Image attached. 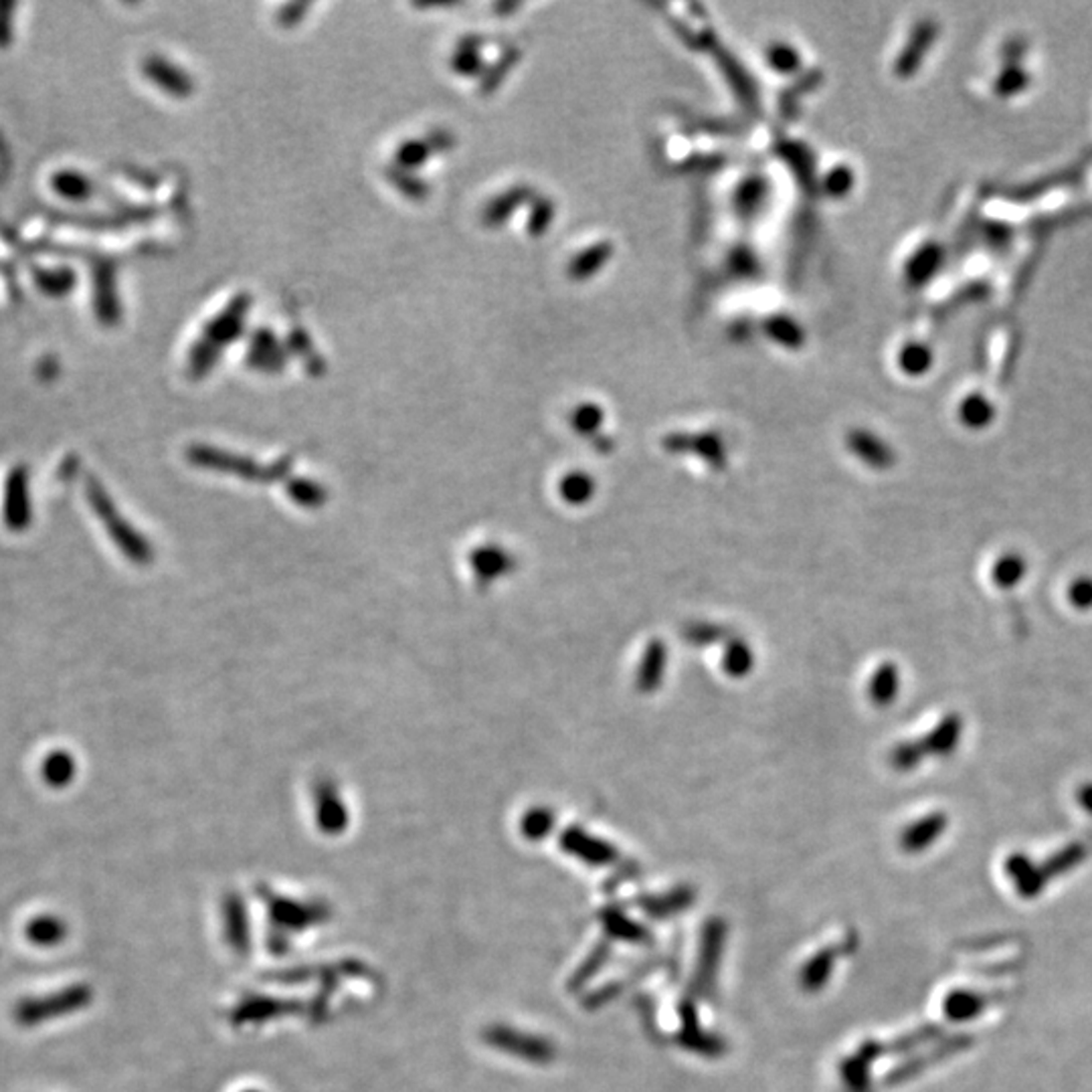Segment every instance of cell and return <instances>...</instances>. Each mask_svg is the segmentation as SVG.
<instances>
[{"label": "cell", "mask_w": 1092, "mask_h": 1092, "mask_svg": "<svg viewBox=\"0 0 1092 1092\" xmlns=\"http://www.w3.org/2000/svg\"><path fill=\"white\" fill-rule=\"evenodd\" d=\"M963 731H965V722L957 712L945 714L921 739L927 757H933V759L951 757L961 745Z\"/></svg>", "instance_id": "6da1fadb"}, {"label": "cell", "mask_w": 1092, "mask_h": 1092, "mask_svg": "<svg viewBox=\"0 0 1092 1092\" xmlns=\"http://www.w3.org/2000/svg\"><path fill=\"white\" fill-rule=\"evenodd\" d=\"M947 827H949V818L943 812H933L913 821L902 831L900 845L908 854L925 852L927 847H931L947 831Z\"/></svg>", "instance_id": "7a4b0ae2"}, {"label": "cell", "mask_w": 1092, "mask_h": 1092, "mask_svg": "<svg viewBox=\"0 0 1092 1092\" xmlns=\"http://www.w3.org/2000/svg\"><path fill=\"white\" fill-rule=\"evenodd\" d=\"M969 1046H974V1038H971L969 1034H955L951 1036L947 1042L939 1044L935 1050L927 1052L925 1056H917L915 1060H908L904 1062L900 1068H896L894 1072H890L886 1076L888 1082H900V1080H906V1078H913L915 1074H919L921 1070H925L929 1064H937L941 1060H947L959 1052H965Z\"/></svg>", "instance_id": "3957f363"}, {"label": "cell", "mask_w": 1092, "mask_h": 1092, "mask_svg": "<svg viewBox=\"0 0 1092 1092\" xmlns=\"http://www.w3.org/2000/svg\"><path fill=\"white\" fill-rule=\"evenodd\" d=\"M665 667H667V647L661 639H651L645 645V649L641 653V659L637 663L636 688L641 694L655 692L663 682Z\"/></svg>", "instance_id": "277c9868"}, {"label": "cell", "mask_w": 1092, "mask_h": 1092, "mask_svg": "<svg viewBox=\"0 0 1092 1092\" xmlns=\"http://www.w3.org/2000/svg\"><path fill=\"white\" fill-rule=\"evenodd\" d=\"M1003 994H980L971 990H957L945 998L943 1009L951 1021H969L986 1011V1007Z\"/></svg>", "instance_id": "5b68a950"}, {"label": "cell", "mask_w": 1092, "mask_h": 1092, "mask_svg": "<svg viewBox=\"0 0 1092 1092\" xmlns=\"http://www.w3.org/2000/svg\"><path fill=\"white\" fill-rule=\"evenodd\" d=\"M902 688L900 667L894 661H882L868 682L870 702L878 708H886L896 702Z\"/></svg>", "instance_id": "8992f818"}, {"label": "cell", "mask_w": 1092, "mask_h": 1092, "mask_svg": "<svg viewBox=\"0 0 1092 1092\" xmlns=\"http://www.w3.org/2000/svg\"><path fill=\"white\" fill-rule=\"evenodd\" d=\"M563 845H565L567 852L577 854L583 860L593 862V864H607V862H612L616 858V852H614V847L610 843L591 837L589 833H585L579 827H571L569 831H565Z\"/></svg>", "instance_id": "52a82bcc"}, {"label": "cell", "mask_w": 1092, "mask_h": 1092, "mask_svg": "<svg viewBox=\"0 0 1092 1092\" xmlns=\"http://www.w3.org/2000/svg\"><path fill=\"white\" fill-rule=\"evenodd\" d=\"M849 450L854 452L856 457H860L864 463H868L874 469H888L894 463L892 450L866 432H856L847 440Z\"/></svg>", "instance_id": "ba28073f"}, {"label": "cell", "mask_w": 1092, "mask_h": 1092, "mask_svg": "<svg viewBox=\"0 0 1092 1092\" xmlns=\"http://www.w3.org/2000/svg\"><path fill=\"white\" fill-rule=\"evenodd\" d=\"M720 665L726 676L745 678L755 667V651L743 637H731L724 643Z\"/></svg>", "instance_id": "9c48e42d"}, {"label": "cell", "mask_w": 1092, "mask_h": 1092, "mask_svg": "<svg viewBox=\"0 0 1092 1092\" xmlns=\"http://www.w3.org/2000/svg\"><path fill=\"white\" fill-rule=\"evenodd\" d=\"M1027 575V561L1021 553H1003L992 565V583L1001 591L1015 589Z\"/></svg>", "instance_id": "30bf717a"}, {"label": "cell", "mask_w": 1092, "mask_h": 1092, "mask_svg": "<svg viewBox=\"0 0 1092 1092\" xmlns=\"http://www.w3.org/2000/svg\"><path fill=\"white\" fill-rule=\"evenodd\" d=\"M1084 858H1086V845L1080 841H1074L1058 849V852L1052 854L1044 864H1038V872L1042 880L1050 884V880H1054L1056 876H1062L1072 868H1076L1078 864H1082Z\"/></svg>", "instance_id": "8fae6325"}, {"label": "cell", "mask_w": 1092, "mask_h": 1092, "mask_svg": "<svg viewBox=\"0 0 1092 1092\" xmlns=\"http://www.w3.org/2000/svg\"><path fill=\"white\" fill-rule=\"evenodd\" d=\"M514 565V559L506 555L498 546H490V549H481L473 557V567L483 579H496L506 575Z\"/></svg>", "instance_id": "7c38bea8"}, {"label": "cell", "mask_w": 1092, "mask_h": 1092, "mask_svg": "<svg viewBox=\"0 0 1092 1092\" xmlns=\"http://www.w3.org/2000/svg\"><path fill=\"white\" fill-rule=\"evenodd\" d=\"M561 496L571 506H585L595 496V479L583 471H573L561 481Z\"/></svg>", "instance_id": "4fadbf2b"}, {"label": "cell", "mask_w": 1092, "mask_h": 1092, "mask_svg": "<svg viewBox=\"0 0 1092 1092\" xmlns=\"http://www.w3.org/2000/svg\"><path fill=\"white\" fill-rule=\"evenodd\" d=\"M682 637L688 643L696 645V647H706V645H714V643H726L733 636H731V630L724 628V626L708 624V622H696V624H690V626L684 628Z\"/></svg>", "instance_id": "5bb4252c"}, {"label": "cell", "mask_w": 1092, "mask_h": 1092, "mask_svg": "<svg viewBox=\"0 0 1092 1092\" xmlns=\"http://www.w3.org/2000/svg\"><path fill=\"white\" fill-rule=\"evenodd\" d=\"M927 757L925 753V747L921 741H900L898 745L892 747L890 755H888V761H890V767L900 771V773H908V771H915L917 767H921L923 759Z\"/></svg>", "instance_id": "9a60e30c"}, {"label": "cell", "mask_w": 1092, "mask_h": 1092, "mask_svg": "<svg viewBox=\"0 0 1092 1092\" xmlns=\"http://www.w3.org/2000/svg\"><path fill=\"white\" fill-rule=\"evenodd\" d=\"M939 1036H943V1027L941 1025H925L917 1031H913V1034H908L896 1042H892L890 1046H882V1050H886L884 1054H898V1052H908L913 1050L921 1044H927L931 1040H937Z\"/></svg>", "instance_id": "2e32d148"}, {"label": "cell", "mask_w": 1092, "mask_h": 1092, "mask_svg": "<svg viewBox=\"0 0 1092 1092\" xmlns=\"http://www.w3.org/2000/svg\"><path fill=\"white\" fill-rule=\"evenodd\" d=\"M1066 601L1072 610L1086 614L1092 612V577L1080 575L1066 587Z\"/></svg>", "instance_id": "e0dca14e"}, {"label": "cell", "mask_w": 1092, "mask_h": 1092, "mask_svg": "<svg viewBox=\"0 0 1092 1092\" xmlns=\"http://www.w3.org/2000/svg\"><path fill=\"white\" fill-rule=\"evenodd\" d=\"M553 827V814L549 810H534L522 819V829L528 837H542Z\"/></svg>", "instance_id": "ac0fdd59"}, {"label": "cell", "mask_w": 1092, "mask_h": 1092, "mask_svg": "<svg viewBox=\"0 0 1092 1092\" xmlns=\"http://www.w3.org/2000/svg\"><path fill=\"white\" fill-rule=\"evenodd\" d=\"M1034 862L1029 860V856L1021 854V852H1015V854H1009L1007 860H1005V874L1015 882V886L1019 882H1023L1027 878V874L1034 870Z\"/></svg>", "instance_id": "d6986e66"}, {"label": "cell", "mask_w": 1092, "mask_h": 1092, "mask_svg": "<svg viewBox=\"0 0 1092 1092\" xmlns=\"http://www.w3.org/2000/svg\"><path fill=\"white\" fill-rule=\"evenodd\" d=\"M573 423L579 432L591 434L601 425V413L595 407H585L573 417Z\"/></svg>", "instance_id": "ffe728a7"}, {"label": "cell", "mask_w": 1092, "mask_h": 1092, "mask_svg": "<svg viewBox=\"0 0 1092 1092\" xmlns=\"http://www.w3.org/2000/svg\"><path fill=\"white\" fill-rule=\"evenodd\" d=\"M1076 802H1078V806H1080L1088 816H1092V781L1082 783V785L1078 787Z\"/></svg>", "instance_id": "44dd1931"}]
</instances>
